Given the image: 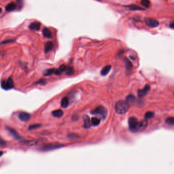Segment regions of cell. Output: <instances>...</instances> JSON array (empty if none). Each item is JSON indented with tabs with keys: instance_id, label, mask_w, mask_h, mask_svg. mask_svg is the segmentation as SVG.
I'll list each match as a JSON object with an SVG mask.
<instances>
[{
	"instance_id": "obj_1",
	"label": "cell",
	"mask_w": 174,
	"mask_h": 174,
	"mask_svg": "<svg viewBox=\"0 0 174 174\" xmlns=\"http://www.w3.org/2000/svg\"><path fill=\"white\" fill-rule=\"evenodd\" d=\"M128 124L130 130L132 132H141L144 130L147 126V120L139 121L136 117H131L128 120Z\"/></svg>"
},
{
	"instance_id": "obj_2",
	"label": "cell",
	"mask_w": 174,
	"mask_h": 174,
	"mask_svg": "<svg viewBox=\"0 0 174 174\" xmlns=\"http://www.w3.org/2000/svg\"><path fill=\"white\" fill-rule=\"evenodd\" d=\"M130 108V104L127 101L121 100L118 101L115 104L116 112L119 115L126 113Z\"/></svg>"
},
{
	"instance_id": "obj_3",
	"label": "cell",
	"mask_w": 174,
	"mask_h": 174,
	"mask_svg": "<svg viewBox=\"0 0 174 174\" xmlns=\"http://www.w3.org/2000/svg\"><path fill=\"white\" fill-rule=\"evenodd\" d=\"M91 114L93 115L99 116L102 119H104L107 116L108 111L104 107L102 106H99L93 110L91 112Z\"/></svg>"
},
{
	"instance_id": "obj_4",
	"label": "cell",
	"mask_w": 174,
	"mask_h": 174,
	"mask_svg": "<svg viewBox=\"0 0 174 174\" xmlns=\"http://www.w3.org/2000/svg\"><path fill=\"white\" fill-rule=\"evenodd\" d=\"M14 86V82L11 77H9L7 80H4L1 82V87L5 90L11 89Z\"/></svg>"
},
{
	"instance_id": "obj_5",
	"label": "cell",
	"mask_w": 174,
	"mask_h": 174,
	"mask_svg": "<svg viewBox=\"0 0 174 174\" xmlns=\"http://www.w3.org/2000/svg\"><path fill=\"white\" fill-rule=\"evenodd\" d=\"M145 22L147 26L150 28H155L159 26V22L154 19L146 18L145 19Z\"/></svg>"
},
{
	"instance_id": "obj_6",
	"label": "cell",
	"mask_w": 174,
	"mask_h": 174,
	"mask_svg": "<svg viewBox=\"0 0 174 174\" xmlns=\"http://www.w3.org/2000/svg\"><path fill=\"white\" fill-rule=\"evenodd\" d=\"M6 130L10 133V134L13 137V138L16 140H21L22 139V137H21V135H20L18 134V133L17 132V131L16 130H15L14 129L6 126Z\"/></svg>"
},
{
	"instance_id": "obj_7",
	"label": "cell",
	"mask_w": 174,
	"mask_h": 174,
	"mask_svg": "<svg viewBox=\"0 0 174 174\" xmlns=\"http://www.w3.org/2000/svg\"><path fill=\"white\" fill-rule=\"evenodd\" d=\"M63 146V145H60V144H51L47 145H45L43 146V147L42 149L43 151H51L55 149H57L59 148H60L61 147Z\"/></svg>"
},
{
	"instance_id": "obj_8",
	"label": "cell",
	"mask_w": 174,
	"mask_h": 174,
	"mask_svg": "<svg viewBox=\"0 0 174 174\" xmlns=\"http://www.w3.org/2000/svg\"><path fill=\"white\" fill-rule=\"evenodd\" d=\"M150 89V86L149 85H146L145 87L143 89L138 90V93L139 97L140 98L144 97L148 93Z\"/></svg>"
},
{
	"instance_id": "obj_9",
	"label": "cell",
	"mask_w": 174,
	"mask_h": 174,
	"mask_svg": "<svg viewBox=\"0 0 174 174\" xmlns=\"http://www.w3.org/2000/svg\"><path fill=\"white\" fill-rule=\"evenodd\" d=\"M31 115L27 112H22L18 115L19 119L22 121H27L31 118Z\"/></svg>"
},
{
	"instance_id": "obj_10",
	"label": "cell",
	"mask_w": 174,
	"mask_h": 174,
	"mask_svg": "<svg viewBox=\"0 0 174 174\" xmlns=\"http://www.w3.org/2000/svg\"><path fill=\"white\" fill-rule=\"evenodd\" d=\"M41 24L38 22H34L30 25L29 28L32 30L38 31L40 29Z\"/></svg>"
},
{
	"instance_id": "obj_11",
	"label": "cell",
	"mask_w": 174,
	"mask_h": 174,
	"mask_svg": "<svg viewBox=\"0 0 174 174\" xmlns=\"http://www.w3.org/2000/svg\"><path fill=\"white\" fill-rule=\"evenodd\" d=\"M16 4L14 2H11L6 6V10L8 12H11L16 9Z\"/></svg>"
},
{
	"instance_id": "obj_12",
	"label": "cell",
	"mask_w": 174,
	"mask_h": 174,
	"mask_svg": "<svg viewBox=\"0 0 174 174\" xmlns=\"http://www.w3.org/2000/svg\"><path fill=\"white\" fill-rule=\"evenodd\" d=\"M66 68H67V66L63 64V65H61L58 69L55 70L54 73L56 75H60L64 71H66Z\"/></svg>"
},
{
	"instance_id": "obj_13",
	"label": "cell",
	"mask_w": 174,
	"mask_h": 174,
	"mask_svg": "<svg viewBox=\"0 0 174 174\" xmlns=\"http://www.w3.org/2000/svg\"><path fill=\"white\" fill-rule=\"evenodd\" d=\"M53 43L52 41H48L47 42L45 45V47H44V51L45 53H48L49 52H50L53 48Z\"/></svg>"
},
{
	"instance_id": "obj_14",
	"label": "cell",
	"mask_w": 174,
	"mask_h": 174,
	"mask_svg": "<svg viewBox=\"0 0 174 174\" xmlns=\"http://www.w3.org/2000/svg\"><path fill=\"white\" fill-rule=\"evenodd\" d=\"M83 120L84 121V127L85 128H89L91 126V120L90 117L88 116H84L83 117Z\"/></svg>"
},
{
	"instance_id": "obj_15",
	"label": "cell",
	"mask_w": 174,
	"mask_h": 174,
	"mask_svg": "<svg viewBox=\"0 0 174 174\" xmlns=\"http://www.w3.org/2000/svg\"><path fill=\"white\" fill-rule=\"evenodd\" d=\"M42 34L43 35L47 38H51L52 37V34L51 31L47 28H44L42 30Z\"/></svg>"
},
{
	"instance_id": "obj_16",
	"label": "cell",
	"mask_w": 174,
	"mask_h": 174,
	"mask_svg": "<svg viewBox=\"0 0 174 174\" xmlns=\"http://www.w3.org/2000/svg\"><path fill=\"white\" fill-rule=\"evenodd\" d=\"M111 68H112V67H111V65H107L106 66H105L101 70V74L102 76H106V75H107L109 74V73L110 72Z\"/></svg>"
},
{
	"instance_id": "obj_17",
	"label": "cell",
	"mask_w": 174,
	"mask_h": 174,
	"mask_svg": "<svg viewBox=\"0 0 174 174\" xmlns=\"http://www.w3.org/2000/svg\"><path fill=\"white\" fill-rule=\"evenodd\" d=\"M64 113L61 109H58L52 112V115L56 117H61L63 116Z\"/></svg>"
},
{
	"instance_id": "obj_18",
	"label": "cell",
	"mask_w": 174,
	"mask_h": 174,
	"mask_svg": "<svg viewBox=\"0 0 174 174\" xmlns=\"http://www.w3.org/2000/svg\"><path fill=\"white\" fill-rule=\"evenodd\" d=\"M61 104L62 107L63 108H65L67 107L68 105H69V101H68V99H67V98L65 97V98H63L62 101H61Z\"/></svg>"
},
{
	"instance_id": "obj_19",
	"label": "cell",
	"mask_w": 174,
	"mask_h": 174,
	"mask_svg": "<svg viewBox=\"0 0 174 174\" xmlns=\"http://www.w3.org/2000/svg\"><path fill=\"white\" fill-rule=\"evenodd\" d=\"M124 63L125 64L126 69L128 71H130L132 68V64L128 59L126 58H124Z\"/></svg>"
},
{
	"instance_id": "obj_20",
	"label": "cell",
	"mask_w": 174,
	"mask_h": 174,
	"mask_svg": "<svg viewBox=\"0 0 174 174\" xmlns=\"http://www.w3.org/2000/svg\"><path fill=\"white\" fill-rule=\"evenodd\" d=\"M66 72V74L67 75H69V76H71L74 73V70L73 67L71 66H69V67H67L65 71Z\"/></svg>"
},
{
	"instance_id": "obj_21",
	"label": "cell",
	"mask_w": 174,
	"mask_h": 174,
	"mask_svg": "<svg viewBox=\"0 0 174 174\" xmlns=\"http://www.w3.org/2000/svg\"><path fill=\"white\" fill-rule=\"evenodd\" d=\"M55 70V69H54V68H50V69H46V70H45V71L44 72L43 75H44L45 76H50V75H52L53 73H54Z\"/></svg>"
},
{
	"instance_id": "obj_22",
	"label": "cell",
	"mask_w": 174,
	"mask_h": 174,
	"mask_svg": "<svg viewBox=\"0 0 174 174\" xmlns=\"http://www.w3.org/2000/svg\"><path fill=\"white\" fill-rule=\"evenodd\" d=\"M91 121L92 124L94 126H98L100 123V120L97 117H93L91 119Z\"/></svg>"
},
{
	"instance_id": "obj_23",
	"label": "cell",
	"mask_w": 174,
	"mask_h": 174,
	"mask_svg": "<svg viewBox=\"0 0 174 174\" xmlns=\"http://www.w3.org/2000/svg\"><path fill=\"white\" fill-rule=\"evenodd\" d=\"M166 123L169 125L174 126V117H169L166 120Z\"/></svg>"
},
{
	"instance_id": "obj_24",
	"label": "cell",
	"mask_w": 174,
	"mask_h": 174,
	"mask_svg": "<svg viewBox=\"0 0 174 174\" xmlns=\"http://www.w3.org/2000/svg\"><path fill=\"white\" fill-rule=\"evenodd\" d=\"M128 7L129 8V9L132 10H143L142 8L140 7L139 6H137L136 5H131L128 6Z\"/></svg>"
},
{
	"instance_id": "obj_25",
	"label": "cell",
	"mask_w": 174,
	"mask_h": 174,
	"mask_svg": "<svg viewBox=\"0 0 174 174\" xmlns=\"http://www.w3.org/2000/svg\"><path fill=\"white\" fill-rule=\"evenodd\" d=\"M127 101L129 103H134L136 102V99L135 98V97L132 94L129 95L127 96V98H126Z\"/></svg>"
},
{
	"instance_id": "obj_26",
	"label": "cell",
	"mask_w": 174,
	"mask_h": 174,
	"mask_svg": "<svg viewBox=\"0 0 174 174\" xmlns=\"http://www.w3.org/2000/svg\"><path fill=\"white\" fill-rule=\"evenodd\" d=\"M141 4L146 8H148L150 6V2L149 0H141Z\"/></svg>"
},
{
	"instance_id": "obj_27",
	"label": "cell",
	"mask_w": 174,
	"mask_h": 174,
	"mask_svg": "<svg viewBox=\"0 0 174 174\" xmlns=\"http://www.w3.org/2000/svg\"><path fill=\"white\" fill-rule=\"evenodd\" d=\"M155 115V114L154 112L152 111H148L145 114V117L146 119H150L152 117H153Z\"/></svg>"
},
{
	"instance_id": "obj_28",
	"label": "cell",
	"mask_w": 174,
	"mask_h": 174,
	"mask_svg": "<svg viewBox=\"0 0 174 174\" xmlns=\"http://www.w3.org/2000/svg\"><path fill=\"white\" fill-rule=\"evenodd\" d=\"M24 145H35L37 143L36 141H25V142H23L22 143Z\"/></svg>"
},
{
	"instance_id": "obj_29",
	"label": "cell",
	"mask_w": 174,
	"mask_h": 174,
	"mask_svg": "<svg viewBox=\"0 0 174 174\" xmlns=\"http://www.w3.org/2000/svg\"><path fill=\"white\" fill-rule=\"evenodd\" d=\"M41 126V125L40 124H34L30 126L29 127V129L30 130H34V129H38L39 128H40Z\"/></svg>"
},
{
	"instance_id": "obj_30",
	"label": "cell",
	"mask_w": 174,
	"mask_h": 174,
	"mask_svg": "<svg viewBox=\"0 0 174 174\" xmlns=\"http://www.w3.org/2000/svg\"><path fill=\"white\" fill-rule=\"evenodd\" d=\"M15 39H7L6 40L3 41V42H2L0 44L1 45H3V44H9V43H12V42H15Z\"/></svg>"
},
{
	"instance_id": "obj_31",
	"label": "cell",
	"mask_w": 174,
	"mask_h": 174,
	"mask_svg": "<svg viewBox=\"0 0 174 174\" xmlns=\"http://www.w3.org/2000/svg\"><path fill=\"white\" fill-rule=\"evenodd\" d=\"M7 145V143L0 137V146H4Z\"/></svg>"
},
{
	"instance_id": "obj_32",
	"label": "cell",
	"mask_w": 174,
	"mask_h": 174,
	"mask_svg": "<svg viewBox=\"0 0 174 174\" xmlns=\"http://www.w3.org/2000/svg\"><path fill=\"white\" fill-rule=\"evenodd\" d=\"M45 83H46V82H45V80H43V79H41L36 83V84H41V85H45Z\"/></svg>"
},
{
	"instance_id": "obj_33",
	"label": "cell",
	"mask_w": 174,
	"mask_h": 174,
	"mask_svg": "<svg viewBox=\"0 0 174 174\" xmlns=\"http://www.w3.org/2000/svg\"><path fill=\"white\" fill-rule=\"evenodd\" d=\"M17 4L20 6H23V0H16Z\"/></svg>"
},
{
	"instance_id": "obj_34",
	"label": "cell",
	"mask_w": 174,
	"mask_h": 174,
	"mask_svg": "<svg viewBox=\"0 0 174 174\" xmlns=\"http://www.w3.org/2000/svg\"><path fill=\"white\" fill-rule=\"evenodd\" d=\"M170 27H171V28H172V29H174V23H171V24H170Z\"/></svg>"
},
{
	"instance_id": "obj_35",
	"label": "cell",
	"mask_w": 174,
	"mask_h": 174,
	"mask_svg": "<svg viewBox=\"0 0 174 174\" xmlns=\"http://www.w3.org/2000/svg\"><path fill=\"white\" fill-rule=\"evenodd\" d=\"M3 152L0 151V157L3 155Z\"/></svg>"
},
{
	"instance_id": "obj_36",
	"label": "cell",
	"mask_w": 174,
	"mask_h": 174,
	"mask_svg": "<svg viewBox=\"0 0 174 174\" xmlns=\"http://www.w3.org/2000/svg\"><path fill=\"white\" fill-rule=\"evenodd\" d=\"M2 9L0 8V13L2 12Z\"/></svg>"
},
{
	"instance_id": "obj_37",
	"label": "cell",
	"mask_w": 174,
	"mask_h": 174,
	"mask_svg": "<svg viewBox=\"0 0 174 174\" xmlns=\"http://www.w3.org/2000/svg\"><path fill=\"white\" fill-rule=\"evenodd\" d=\"M97 1H100L101 0H97Z\"/></svg>"
}]
</instances>
